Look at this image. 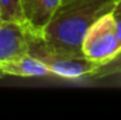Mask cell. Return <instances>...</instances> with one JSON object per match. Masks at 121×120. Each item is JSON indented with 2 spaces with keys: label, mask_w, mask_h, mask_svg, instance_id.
Returning a JSON list of instances; mask_svg holds the SVG:
<instances>
[{
  "label": "cell",
  "mask_w": 121,
  "mask_h": 120,
  "mask_svg": "<svg viewBox=\"0 0 121 120\" xmlns=\"http://www.w3.org/2000/svg\"><path fill=\"white\" fill-rule=\"evenodd\" d=\"M28 54L47 65L53 76L62 79H80L90 76L99 67L98 63L88 59L85 56H75L52 50L45 45L40 36L34 34L31 35Z\"/></svg>",
  "instance_id": "obj_2"
},
{
  "label": "cell",
  "mask_w": 121,
  "mask_h": 120,
  "mask_svg": "<svg viewBox=\"0 0 121 120\" xmlns=\"http://www.w3.org/2000/svg\"><path fill=\"white\" fill-rule=\"evenodd\" d=\"M113 12H116V13H121V0H120L119 3H117V5H116V8H115Z\"/></svg>",
  "instance_id": "obj_10"
},
{
  "label": "cell",
  "mask_w": 121,
  "mask_h": 120,
  "mask_svg": "<svg viewBox=\"0 0 121 120\" xmlns=\"http://www.w3.org/2000/svg\"><path fill=\"white\" fill-rule=\"evenodd\" d=\"M4 23H5V21H4V19H3V18H1V16H0V27H1V26H3V25H4Z\"/></svg>",
  "instance_id": "obj_11"
},
{
  "label": "cell",
  "mask_w": 121,
  "mask_h": 120,
  "mask_svg": "<svg viewBox=\"0 0 121 120\" xmlns=\"http://www.w3.org/2000/svg\"><path fill=\"white\" fill-rule=\"evenodd\" d=\"M60 4L62 0H21L25 23L31 34L41 35Z\"/></svg>",
  "instance_id": "obj_5"
},
{
  "label": "cell",
  "mask_w": 121,
  "mask_h": 120,
  "mask_svg": "<svg viewBox=\"0 0 121 120\" xmlns=\"http://www.w3.org/2000/svg\"><path fill=\"white\" fill-rule=\"evenodd\" d=\"M31 31L23 22H5L0 27V62L28 54Z\"/></svg>",
  "instance_id": "obj_4"
},
{
  "label": "cell",
  "mask_w": 121,
  "mask_h": 120,
  "mask_svg": "<svg viewBox=\"0 0 121 120\" xmlns=\"http://www.w3.org/2000/svg\"><path fill=\"white\" fill-rule=\"evenodd\" d=\"M116 74H121V50L111 59V61L100 65V66L90 75V78L104 79V78H108V76L116 75Z\"/></svg>",
  "instance_id": "obj_8"
},
{
  "label": "cell",
  "mask_w": 121,
  "mask_h": 120,
  "mask_svg": "<svg viewBox=\"0 0 121 120\" xmlns=\"http://www.w3.org/2000/svg\"><path fill=\"white\" fill-rule=\"evenodd\" d=\"M0 72L5 75L22 76V78H43L53 76L47 65L31 54H26L21 58L0 62Z\"/></svg>",
  "instance_id": "obj_6"
},
{
  "label": "cell",
  "mask_w": 121,
  "mask_h": 120,
  "mask_svg": "<svg viewBox=\"0 0 121 120\" xmlns=\"http://www.w3.org/2000/svg\"><path fill=\"white\" fill-rule=\"evenodd\" d=\"M120 0H67L57 9L40 38L52 50L84 56L81 41L95 21L112 13Z\"/></svg>",
  "instance_id": "obj_1"
},
{
  "label": "cell",
  "mask_w": 121,
  "mask_h": 120,
  "mask_svg": "<svg viewBox=\"0 0 121 120\" xmlns=\"http://www.w3.org/2000/svg\"><path fill=\"white\" fill-rule=\"evenodd\" d=\"M120 50L121 44L116 35L113 12L94 22L81 41L82 54L99 66L111 61Z\"/></svg>",
  "instance_id": "obj_3"
},
{
  "label": "cell",
  "mask_w": 121,
  "mask_h": 120,
  "mask_svg": "<svg viewBox=\"0 0 121 120\" xmlns=\"http://www.w3.org/2000/svg\"><path fill=\"white\" fill-rule=\"evenodd\" d=\"M115 13H116V12H115Z\"/></svg>",
  "instance_id": "obj_13"
},
{
  "label": "cell",
  "mask_w": 121,
  "mask_h": 120,
  "mask_svg": "<svg viewBox=\"0 0 121 120\" xmlns=\"http://www.w3.org/2000/svg\"><path fill=\"white\" fill-rule=\"evenodd\" d=\"M113 17H115V27H116V35L119 39L120 44H121V13H115L113 12Z\"/></svg>",
  "instance_id": "obj_9"
},
{
  "label": "cell",
  "mask_w": 121,
  "mask_h": 120,
  "mask_svg": "<svg viewBox=\"0 0 121 120\" xmlns=\"http://www.w3.org/2000/svg\"><path fill=\"white\" fill-rule=\"evenodd\" d=\"M63 1H67V0H62V3H63Z\"/></svg>",
  "instance_id": "obj_12"
},
{
  "label": "cell",
  "mask_w": 121,
  "mask_h": 120,
  "mask_svg": "<svg viewBox=\"0 0 121 120\" xmlns=\"http://www.w3.org/2000/svg\"><path fill=\"white\" fill-rule=\"evenodd\" d=\"M0 16L5 22H23L21 0H0Z\"/></svg>",
  "instance_id": "obj_7"
}]
</instances>
